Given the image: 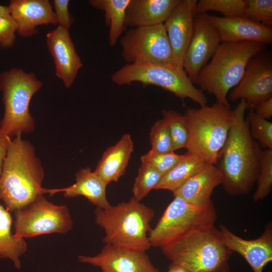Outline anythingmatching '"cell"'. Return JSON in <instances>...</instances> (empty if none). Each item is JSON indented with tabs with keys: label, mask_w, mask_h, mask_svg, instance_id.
Wrapping results in <instances>:
<instances>
[{
	"label": "cell",
	"mask_w": 272,
	"mask_h": 272,
	"mask_svg": "<svg viewBox=\"0 0 272 272\" xmlns=\"http://www.w3.org/2000/svg\"><path fill=\"white\" fill-rule=\"evenodd\" d=\"M248 105L240 99L232 110L226 141L219 152L215 166L222 175L221 184L232 195L248 194L259 173L262 149L251 136L245 113Z\"/></svg>",
	"instance_id": "1"
},
{
	"label": "cell",
	"mask_w": 272,
	"mask_h": 272,
	"mask_svg": "<svg viewBox=\"0 0 272 272\" xmlns=\"http://www.w3.org/2000/svg\"><path fill=\"white\" fill-rule=\"evenodd\" d=\"M44 171L31 143L19 134L9 141L0 175V200L10 212L50 193L42 187Z\"/></svg>",
	"instance_id": "2"
},
{
	"label": "cell",
	"mask_w": 272,
	"mask_h": 272,
	"mask_svg": "<svg viewBox=\"0 0 272 272\" xmlns=\"http://www.w3.org/2000/svg\"><path fill=\"white\" fill-rule=\"evenodd\" d=\"M265 45L250 41L222 42L209 63L200 71L194 84L202 91L214 95L216 102L227 108V95L242 79L250 59L261 52Z\"/></svg>",
	"instance_id": "3"
},
{
	"label": "cell",
	"mask_w": 272,
	"mask_h": 272,
	"mask_svg": "<svg viewBox=\"0 0 272 272\" xmlns=\"http://www.w3.org/2000/svg\"><path fill=\"white\" fill-rule=\"evenodd\" d=\"M94 214L95 223L104 231L105 244L144 252L151 247L149 234L154 216L152 208L132 197L107 208H96Z\"/></svg>",
	"instance_id": "4"
},
{
	"label": "cell",
	"mask_w": 272,
	"mask_h": 272,
	"mask_svg": "<svg viewBox=\"0 0 272 272\" xmlns=\"http://www.w3.org/2000/svg\"><path fill=\"white\" fill-rule=\"evenodd\" d=\"M161 249L172 263L189 272H229L228 261L234 252L215 226L192 231Z\"/></svg>",
	"instance_id": "5"
},
{
	"label": "cell",
	"mask_w": 272,
	"mask_h": 272,
	"mask_svg": "<svg viewBox=\"0 0 272 272\" xmlns=\"http://www.w3.org/2000/svg\"><path fill=\"white\" fill-rule=\"evenodd\" d=\"M188 132L187 153L215 165L232 120V110L216 102L211 106L188 107L184 114Z\"/></svg>",
	"instance_id": "6"
},
{
	"label": "cell",
	"mask_w": 272,
	"mask_h": 272,
	"mask_svg": "<svg viewBox=\"0 0 272 272\" xmlns=\"http://www.w3.org/2000/svg\"><path fill=\"white\" fill-rule=\"evenodd\" d=\"M42 85L34 73L19 68H13L0 75V90L4 106L0 130L9 137L34 131L35 120L29 106L32 97Z\"/></svg>",
	"instance_id": "7"
},
{
	"label": "cell",
	"mask_w": 272,
	"mask_h": 272,
	"mask_svg": "<svg viewBox=\"0 0 272 272\" xmlns=\"http://www.w3.org/2000/svg\"><path fill=\"white\" fill-rule=\"evenodd\" d=\"M217 215L212 201L203 205L190 203L174 196L149 234L151 246L162 248L190 232L214 226Z\"/></svg>",
	"instance_id": "8"
},
{
	"label": "cell",
	"mask_w": 272,
	"mask_h": 272,
	"mask_svg": "<svg viewBox=\"0 0 272 272\" xmlns=\"http://www.w3.org/2000/svg\"><path fill=\"white\" fill-rule=\"evenodd\" d=\"M111 79L118 85L134 82L154 85L181 100L189 98L200 106L208 102L203 91L195 87L183 68L175 64H126L113 73Z\"/></svg>",
	"instance_id": "9"
},
{
	"label": "cell",
	"mask_w": 272,
	"mask_h": 272,
	"mask_svg": "<svg viewBox=\"0 0 272 272\" xmlns=\"http://www.w3.org/2000/svg\"><path fill=\"white\" fill-rule=\"evenodd\" d=\"M14 213V233L24 239L44 234H65L73 226L67 207L54 205L43 194Z\"/></svg>",
	"instance_id": "10"
},
{
	"label": "cell",
	"mask_w": 272,
	"mask_h": 272,
	"mask_svg": "<svg viewBox=\"0 0 272 272\" xmlns=\"http://www.w3.org/2000/svg\"><path fill=\"white\" fill-rule=\"evenodd\" d=\"M119 40L127 64L176 65L163 24L132 28Z\"/></svg>",
	"instance_id": "11"
},
{
	"label": "cell",
	"mask_w": 272,
	"mask_h": 272,
	"mask_svg": "<svg viewBox=\"0 0 272 272\" xmlns=\"http://www.w3.org/2000/svg\"><path fill=\"white\" fill-rule=\"evenodd\" d=\"M260 53L250 59L242 79L228 96L232 101L244 99L249 109L272 97L271 59Z\"/></svg>",
	"instance_id": "12"
},
{
	"label": "cell",
	"mask_w": 272,
	"mask_h": 272,
	"mask_svg": "<svg viewBox=\"0 0 272 272\" xmlns=\"http://www.w3.org/2000/svg\"><path fill=\"white\" fill-rule=\"evenodd\" d=\"M221 43L218 31L208 14H196L192 36L183 61V69L193 84L200 71L213 57Z\"/></svg>",
	"instance_id": "13"
},
{
	"label": "cell",
	"mask_w": 272,
	"mask_h": 272,
	"mask_svg": "<svg viewBox=\"0 0 272 272\" xmlns=\"http://www.w3.org/2000/svg\"><path fill=\"white\" fill-rule=\"evenodd\" d=\"M78 259L99 267L102 272H159L146 252L108 244H105L96 255H80Z\"/></svg>",
	"instance_id": "14"
},
{
	"label": "cell",
	"mask_w": 272,
	"mask_h": 272,
	"mask_svg": "<svg viewBox=\"0 0 272 272\" xmlns=\"http://www.w3.org/2000/svg\"><path fill=\"white\" fill-rule=\"evenodd\" d=\"M219 231L225 245L240 254L253 272H262L264 267L272 260V224L268 222L258 238L246 240L236 235L221 224Z\"/></svg>",
	"instance_id": "15"
},
{
	"label": "cell",
	"mask_w": 272,
	"mask_h": 272,
	"mask_svg": "<svg viewBox=\"0 0 272 272\" xmlns=\"http://www.w3.org/2000/svg\"><path fill=\"white\" fill-rule=\"evenodd\" d=\"M197 2L180 0L163 23L175 63L180 67H183L184 57L192 36Z\"/></svg>",
	"instance_id": "16"
},
{
	"label": "cell",
	"mask_w": 272,
	"mask_h": 272,
	"mask_svg": "<svg viewBox=\"0 0 272 272\" xmlns=\"http://www.w3.org/2000/svg\"><path fill=\"white\" fill-rule=\"evenodd\" d=\"M48 49L52 55L55 75L66 88L74 83L83 63L77 53L69 31L58 26L46 34Z\"/></svg>",
	"instance_id": "17"
},
{
	"label": "cell",
	"mask_w": 272,
	"mask_h": 272,
	"mask_svg": "<svg viewBox=\"0 0 272 272\" xmlns=\"http://www.w3.org/2000/svg\"><path fill=\"white\" fill-rule=\"evenodd\" d=\"M216 27L221 42L250 41L263 44L272 43V29L244 17H220L208 14Z\"/></svg>",
	"instance_id": "18"
},
{
	"label": "cell",
	"mask_w": 272,
	"mask_h": 272,
	"mask_svg": "<svg viewBox=\"0 0 272 272\" xmlns=\"http://www.w3.org/2000/svg\"><path fill=\"white\" fill-rule=\"evenodd\" d=\"M8 7L17 25V33L22 37L36 34L37 26L57 25L55 14L48 0H12Z\"/></svg>",
	"instance_id": "19"
},
{
	"label": "cell",
	"mask_w": 272,
	"mask_h": 272,
	"mask_svg": "<svg viewBox=\"0 0 272 272\" xmlns=\"http://www.w3.org/2000/svg\"><path fill=\"white\" fill-rule=\"evenodd\" d=\"M180 0H130L125 23L132 28L163 24Z\"/></svg>",
	"instance_id": "20"
},
{
	"label": "cell",
	"mask_w": 272,
	"mask_h": 272,
	"mask_svg": "<svg viewBox=\"0 0 272 272\" xmlns=\"http://www.w3.org/2000/svg\"><path fill=\"white\" fill-rule=\"evenodd\" d=\"M133 151L130 135L123 134L115 145L104 151L94 172L107 185L117 181L124 174Z\"/></svg>",
	"instance_id": "21"
},
{
	"label": "cell",
	"mask_w": 272,
	"mask_h": 272,
	"mask_svg": "<svg viewBox=\"0 0 272 272\" xmlns=\"http://www.w3.org/2000/svg\"><path fill=\"white\" fill-rule=\"evenodd\" d=\"M222 181L219 169L215 165L207 164L173 194L191 204L206 205L212 201V192Z\"/></svg>",
	"instance_id": "22"
},
{
	"label": "cell",
	"mask_w": 272,
	"mask_h": 272,
	"mask_svg": "<svg viewBox=\"0 0 272 272\" xmlns=\"http://www.w3.org/2000/svg\"><path fill=\"white\" fill-rule=\"evenodd\" d=\"M76 182L62 188H55V192H63L66 198L78 196L86 197L97 208L105 209L111 205L106 197L107 185L89 167L82 168L75 175Z\"/></svg>",
	"instance_id": "23"
},
{
	"label": "cell",
	"mask_w": 272,
	"mask_h": 272,
	"mask_svg": "<svg viewBox=\"0 0 272 272\" xmlns=\"http://www.w3.org/2000/svg\"><path fill=\"white\" fill-rule=\"evenodd\" d=\"M11 212L0 204V258L11 260L16 268L20 269V257L27 251L25 239L12 232Z\"/></svg>",
	"instance_id": "24"
},
{
	"label": "cell",
	"mask_w": 272,
	"mask_h": 272,
	"mask_svg": "<svg viewBox=\"0 0 272 272\" xmlns=\"http://www.w3.org/2000/svg\"><path fill=\"white\" fill-rule=\"evenodd\" d=\"M207 165L198 157L186 153L173 168L163 175L155 189L174 193Z\"/></svg>",
	"instance_id": "25"
},
{
	"label": "cell",
	"mask_w": 272,
	"mask_h": 272,
	"mask_svg": "<svg viewBox=\"0 0 272 272\" xmlns=\"http://www.w3.org/2000/svg\"><path fill=\"white\" fill-rule=\"evenodd\" d=\"M130 0H90V5L104 13L105 23L109 27V43L114 45L126 29L125 13Z\"/></svg>",
	"instance_id": "26"
},
{
	"label": "cell",
	"mask_w": 272,
	"mask_h": 272,
	"mask_svg": "<svg viewBox=\"0 0 272 272\" xmlns=\"http://www.w3.org/2000/svg\"><path fill=\"white\" fill-rule=\"evenodd\" d=\"M162 115L169 128L173 151L186 148L188 132L185 115L172 110H163Z\"/></svg>",
	"instance_id": "27"
},
{
	"label": "cell",
	"mask_w": 272,
	"mask_h": 272,
	"mask_svg": "<svg viewBox=\"0 0 272 272\" xmlns=\"http://www.w3.org/2000/svg\"><path fill=\"white\" fill-rule=\"evenodd\" d=\"M163 175L148 164L142 163L132 187L133 198L140 201L160 181Z\"/></svg>",
	"instance_id": "28"
},
{
	"label": "cell",
	"mask_w": 272,
	"mask_h": 272,
	"mask_svg": "<svg viewBox=\"0 0 272 272\" xmlns=\"http://www.w3.org/2000/svg\"><path fill=\"white\" fill-rule=\"evenodd\" d=\"M244 0H200L197 2L196 13L212 11L220 12L224 17H243Z\"/></svg>",
	"instance_id": "29"
},
{
	"label": "cell",
	"mask_w": 272,
	"mask_h": 272,
	"mask_svg": "<svg viewBox=\"0 0 272 272\" xmlns=\"http://www.w3.org/2000/svg\"><path fill=\"white\" fill-rule=\"evenodd\" d=\"M260 168L253 195L255 202L262 200L270 193L272 188V150H261Z\"/></svg>",
	"instance_id": "30"
},
{
	"label": "cell",
	"mask_w": 272,
	"mask_h": 272,
	"mask_svg": "<svg viewBox=\"0 0 272 272\" xmlns=\"http://www.w3.org/2000/svg\"><path fill=\"white\" fill-rule=\"evenodd\" d=\"M252 138L264 149L272 150V122L249 109L246 118Z\"/></svg>",
	"instance_id": "31"
},
{
	"label": "cell",
	"mask_w": 272,
	"mask_h": 272,
	"mask_svg": "<svg viewBox=\"0 0 272 272\" xmlns=\"http://www.w3.org/2000/svg\"><path fill=\"white\" fill-rule=\"evenodd\" d=\"M244 1L245 6L243 17L271 28V0H244Z\"/></svg>",
	"instance_id": "32"
},
{
	"label": "cell",
	"mask_w": 272,
	"mask_h": 272,
	"mask_svg": "<svg viewBox=\"0 0 272 272\" xmlns=\"http://www.w3.org/2000/svg\"><path fill=\"white\" fill-rule=\"evenodd\" d=\"M174 152L157 153L150 150L141 157L142 163L148 164L163 175L173 168L183 157Z\"/></svg>",
	"instance_id": "33"
},
{
	"label": "cell",
	"mask_w": 272,
	"mask_h": 272,
	"mask_svg": "<svg viewBox=\"0 0 272 272\" xmlns=\"http://www.w3.org/2000/svg\"><path fill=\"white\" fill-rule=\"evenodd\" d=\"M150 140L151 151L157 153L174 152L169 128L163 119L156 121L151 127Z\"/></svg>",
	"instance_id": "34"
},
{
	"label": "cell",
	"mask_w": 272,
	"mask_h": 272,
	"mask_svg": "<svg viewBox=\"0 0 272 272\" xmlns=\"http://www.w3.org/2000/svg\"><path fill=\"white\" fill-rule=\"evenodd\" d=\"M17 25L10 15L0 16V46L3 48L12 47L16 39Z\"/></svg>",
	"instance_id": "35"
},
{
	"label": "cell",
	"mask_w": 272,
	"mask_h": 272,
	"mask_svg": "<svg viewBox=\"0 0 272 272\" xmlns=\"http://www.w3.org/2000/svg\"><path fill=\"white\" fill-rule=\"evenodd\" d=\"M69 0L53 1L57 24L68 30L74 22V18L69 11Z\"/></svg>",
	"instance_id": "36"
},
{
	"label": "cell",
	"mask_w": 272,
	"mask_h": 272,
	"mask_svg": "<svg viewBox=\"0 0 272 272\" xmlns=\"http://www.w3.org/2000/svg\"><path fill=\"white\" fill-rule=\"evenodd\" d=\"M251 109L259 117L268 120L272 116V97L257 104Z\"/></svg>",
	"instance_id": "37"
},
{
	"label": "cell",
	"mask_w": 272,
	"mask_h": 272,
	"mask_svg": "<svg viewBox=\"0 0 272 272\" xmlns=\"http://www.w3.org/2000/svg\"><path fill=\"white\" fill-rule=\"evenodd\" d=\"M11 138L0 130V175Z\"/></svg>",
	"instance_id": "38"
},
{
	"label": "cell",
	"mask_w": 272,
	"mask_h": 272,
	"mask_svg": "<svg viewBox=\"0 0 272 272\" xmlns=\"http://www.w3.org/2000/svg\"><path fill=\"white\" fill-rule=\"evenodd\" d=\"M167 272H189L181 266L172 263Z\"/></svg>",
	"instance_id": "39"
},
{
	"label": "cell",
	"mask_w": 272,
	"mask_h": 272,
	"mask_svg": "<svg viewBox=\"0 0 272 272\" xmlns=\"http://www.w3.org/2000/svg\"><path fill=\"white\" fill-rule=\"evenodd\" d=\"M9 15H10V12L8 7L0 5V16Z\"/></svg>",
	"instance_id": "40"
}]
</instances>
